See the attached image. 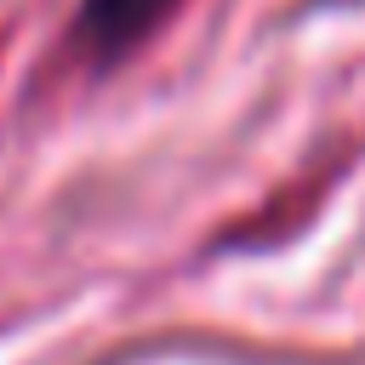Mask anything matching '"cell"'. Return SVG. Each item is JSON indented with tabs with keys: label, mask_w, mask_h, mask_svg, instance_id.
<instances>
[{
	"label": "cell",
	"mask_w": 365,
	"mask_h": 365,
	"mask_svg": "<svg viewBox=\"0 0 365 365\" xmlns=\"http://www.w3.org/2000/svg\"><path fill=\"white\" fill-rule=\"evenodd\" d=\"M177 6H182V0H80L68 40H74V51H80L86 63L108 68V63L131 57Z\"/></svg>",
	"instance_id": "obj_1"
}]
</instances>
